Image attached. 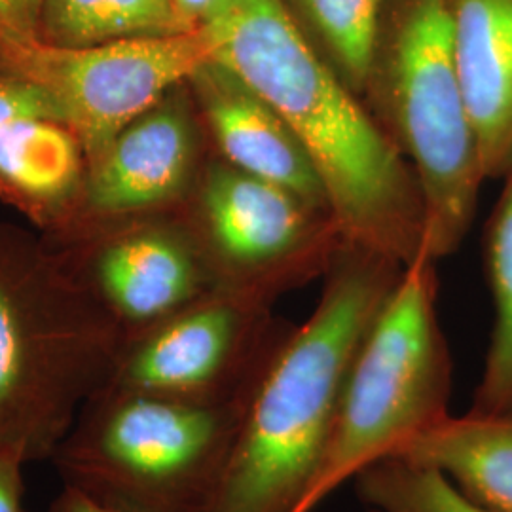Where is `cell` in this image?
Listing matches in <instances>:
<instances>
[{
	"label": "cell",
	"instance_id": "obj_1",
	"mask_svg": "<svg viewBox=\"0 0 512 512\" xmlns=\"http://www.w3.org/2000/svg\"><path fill=\"white\" fill-rule=\"evenodd\" d=\"M200 29L211 59L266 99L306 150L344 245L403 268L425 253V203L412 165L283 0H217Z\"/></svg>",
	"mask_w": 512,
	"mask_h": 512
},
{
	"label": "cell",
	"instance_id": "obj_2",
	"mask_svg": "<svg viewBox=\"0 0 512 512\" xmlns=\"http://www.w3.org/2000/svg\"><path fill=\"white\" fill-rule=\"evenodd\" d=\"M403 266L342 245L306 323L253 389L213 512H291L323 458L349 366Z\"/></svg>",
	"mask_w": 512,
	"mask_h": 512
},
{
	"label": "cell",
	"instance_id": "obj_3",
	"mask_svg": "<svg viewBox=\"0 0 512 512\" xmlns=\"http://www.w3.org/2000/svg\"><path fill=\"white\" fill-rule=\"evenodd\" d=\"M124 340L50 239L0 222V458L52 459Z\"/></svg>",
	"mask_w": 512,
	"mask_h": 512
},
{
	"label": "cell",
	"instance_id": "obj_4",
	"mask_svg": "<svg viewBox=\"0 0 512 512\" xmlns=\"http://www.w3.org/2000/svg\"><path fill=\"white\" fill-rule=\"evenodd\" d=\"M361 97L418 177L423 251L437 262L456 253L488 179L459 78L450 0H385Z\"/></svg>",
	"mask_w": 512,
	"mask_h": 512
},
{
	"label": "cell",
	"instance_id": "obj_5",
	"mask_svg": "<svg viewBox=\"0 0 512 512\" xmlns=\"http://www.w3.org/2000/svg\"><path fill=\"white\" fill-rule=\"evenodd\" d=\"M251 395L207 404L103 387L50 461L63 486L112 511L213 512Z\"/></svg>",
	"mask_w": 512,
	"mask_h": 512
},
{
	"label": "cell",
	"instance_id": "obj_6",
	"mask_svg": "<svg viewBox=\"0 0 512 512\" xmlns=\"http://www.w3.org/2000/svg\"><path fill=\"white\" fill-rule=\"evenodd\" d=\"M437 296V260L420 253L355 353L323 458L291 512L315 511L368 465L450 414L452 357Z\"/></svg>",
	"mask_w": 512,
	"mask_h": 512
},
{
	"label": "cell",
	"instance_id": "obj_7",
	"mask_svg": "<svg viewBox=\"0 0 512 512\" xmlns=\"http://www.w3.org/2000/svg\"><path fill=\"white\" fill-rule=\"evenodd\" d=\"M179 211L198 239L217 287L270 304L279 294L325 275L344 245L327 215L215 152Z\"/></svg>",
	"mask_w": 512,
	"mask_h": 512
},
{
	"label": "cell",
	"instance_id": "obj_8",
	"mask_svg": "<svg viewBox=\"0 0 512 512\" xmlns=\"http://www.w3.org/2000/svg\"><path fill=\"white\" fill-rule=\"evenodd\" d=\"M291 329L270 302L217 287L128 336L107 387L190 403L236 401L253 393Z\"/></svg>",
	"mask_w": 512,
	"mask_h": 512
},
{
	"label": "cell",
	"instance_id": "obj_9",
	"mask_svg": "<svg viewBox=\"0 0 512 512\" xmlns=\"http://www.w3.org/2000/svg\"><path fill=\"white\" fill-rule=\"evenodd\" d=\"M211 59L202 29L169 37L124 38L65 48L40 38L0 42V69L52 95L88 162Z\"/></svg>",
	"mask_w": 512,
	"mask_h": 512
},
{
	"label": "cell",
	"instance_id": "obj_10",
	"mask_svg": "<svg viewBox=\"0 0 512 512\" xmlns=\"http://www.w3.org/2000/svg\"><path fill=\"white\" fill-rule=\"evenodd\" d=\"M44 236L126 338L217 289L202 247L179 209L74 220Z\"/></svg>",
	"mask_w": 512,
	"mask_h": 512
},
{
	"label": "cell",
	"instance_id": "obj_11",
	"mask_svg": "<svg viewBox=\"0 0 512 512\" xmlns=\"http://www.w3.org/2000/svg\"><path fill=\"white\" fill-rule=\"evenodd\" d=\"M211 154L213 148L186 80L93 156L73 215L63 226L74 220L177 211L190 198Z\"/></svg>",
	"mask_w": 512,
	"mask_h": 512
},
{
	"label": "cell",
	"instance_id": "obj_12",
	"mask_svg": "<svg viewBox=\"0 0 512 512\" xmlns=\"http://www.w3.org/2000/svg\"><path fill=\"white\" fill-rule=\"evenodd\" d=\"M188 86L219 158L293 192L330 219L325 188L306 150L266 99L213 59L188 78Z\"/></svg>",
	"mask_w": 512,
	"mask_h": 512
},
{
	"label": "cell",
	"instance_id": "obj_13",
	"mask_svg": "<svg viewBox=\"0 0 512 512\" xmlns=\"http://www.w3.org/2000/svg\"><path fill=\"white\" fill-rule=\"evenodd\" d=\"M465 103L486 179L512 165V0H450Z\"/></svg>",
	"mask_w": 512,
	"mask_h": 512
},
{
	"label": "cell",
	"instance_id": "obj_14",
	"mask_svg": "<svg viewBox=\"0 0 512 512\" xmlns=\"http://www.w3.org/2000/svg\"><path fill=\"white\" fill-rule=\"evenodd\" d=\"M88 171L80 137L59 118H19L0 128V200L38 232H54L73 215Z\"/></svg>",
	"mask_w": 512,
	"mask_h": 512
},
{
	"label": "cell",
	"instance_id": "obj_15",
	"mask_svg": "<svg viewBox=\"0 0 512 512\" xmlns=\"http://www.w3.org/2000/svg\"><path fill=\"white\" fill-rule=\"evenodd\" d=\"M393 456L437 469L488 511L512 512V414H448Z\"/></svg>",
	"mask_w": 512,
	"mask_h": 512
},
{
	"label": "cell",
	"instance_id": "obj_16",
	"mask_svg": "<svg viewBox=\"0 0 512 512\" xmlns=\"http://www.w3.org/2000/svg\"><path fill=\"white\" fill-rule=\"evenodd\" d=\"M194 29L171 0H40L38 14V38L65 48Z\"/></svg>",
	"mask_w": 512,
	"mask_h": 512
},
{
	"label": "cell",
	"instance_id": "obj_17",
	"mask_svg": "<svg viewBox=\"0 0 512 512\" xmlns=\"http://www.w3.org/2000/svg\"><path fill=\"white\" fill-rule=\"evenodd\" d=\"M486 270L494 298V329L471 410L512 414V165L486 226Z\"/></svg>",
	"mask_w": 512,
	"mask_h": 512
},
{
	"label": "cell",
	"instance_id": "obj_18",
	"mask_svg": "<svg viewBox=\"0 0 512 512\" xmlns=\"http://www.w3.org/2000/svg\"><path fill=\"white\" fill-rule=\"evenodd\" d=\"M283 2L317 54L361 97L385 0Z\"/></svg>",
	"mask_w": 512,
	"mask_h": 512
},
{
	"label": "cell",
	"instance_id": "obj_19",
	"mask_svg": "<svg viewBox=\"0 0 512 512\" xmlns=\"http://www.w3.org/2000/svg\"><path fill=\"white\" fill-rule=\"evenodd\" d=\"M359 499L378 512H492L433 467L389 456L353 478Z\"/></svg>",
	"mask_w": 512,
	"mask_h": 512
},
{
	"label": "cell",
	"instance_id": "obj_20",
	"mask_svg": "<svg viewBox=\"0 0 512 512\" xmlns=\"http://www.w3.org/2000/svg\"><path fill=\"white\" fill-rule=\"evenodd\" d=\"M35 116L65 120L50 93L21 74L0 69V128Z\"/></svg>",
	"mask_w": 512,
	"mask_h": 512
},
{
	"label": "cell",
	"instance_id": "obj_21",
	"mask_svg": "<svg viewBox=\"0 0 512 512\" xmlns=\"http://www.w3.org/2000/svg\"><path fill=\"white\" fill-rule=\"evenodd\" d=\"M40 0H0V42L38 38Z\"/></svg>",
	"mask_w": 512,
	"mask_h": 512
},
{
	"label": "cell",
	"instance_id": "obj_22",
	"mask_svg": "<svg viewBox=\"0 0 512 512\" xmlns=\"http://www.w3.org/2000/svg\"><path fill=\"white\" fill-rule=\"evenodd\" d=\"M23 467L19 459L0 458V512H25Z\"/></svg>",
	"mask_w": 512,
	"mask_h": 512
},
{
	"label": "cell",
	"instance_id": "obj_23",
	"mask_svg": "<svg viewBox=\"0 0 512 512\" xmlns=\"http://www.w3.org/2000/svg\"><path fill=\"white\" fill-rule=\"evenodd\" d=\"M48 512H116L95 503L88 495L80 494L78 490L63 486V490L55 495Z\"/></svg>",
	"mask_w": 512,
	"mask_h": 512
},
{
	"label": "cell",
	"instance_id": "obj_24",
	"mask_svg": "<svg viewBox=\"0 0 512 512\" xmlns=\"http://www.w3.org/2000/svg\"><path fill=\"white\" fill-rule=\"evenodd\" d=\"M171 4L192 27H200L203 18L211 12L217 0H171Z\"/></svg>",
	"mask_w": 512,
	"mask_h": 512
},
{
	"label": "cell",
	"instance_id": "obj_25",
	"mask_svg": "<svg viewBox=\"0 0 512 512\" xmlns=\"http://www.w3.org/2000/svg\"><path fill=\"white\" fill-rule=\"evenodd\" d=\"M368 512H378V511H374V509H368Z\"/></svg>",
	"mask_w": 512,
	"mask_h": 512
}]
</instances>
